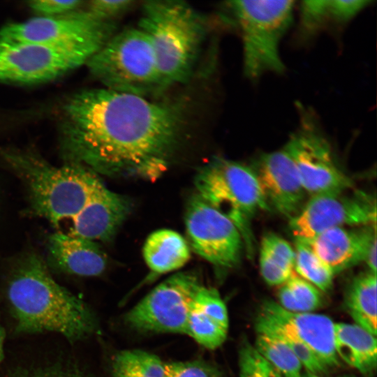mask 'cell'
Returning a JSON list of instances; mask_svg holds the SVG:
<instances>
[{"mask_svg":"<svg viewBox=\"0 0 377 377\" xmlns=\"http://www.w3.org/2000/svg\"><path fill=\"white\" fill-rule=\"evenodd\" d=\"M7 296L18 332H53L75 341L95 329V318L89 307L59 284L35 253L25 256L15 267Z\"/></svg>","mask_w":377,"mask_h":377,"instance_id":"3957f363","label":"cell"},{"mask_svg":"<svg viewBox=\"0 0 377 377\" xmlns=\"http://www.w3.org/2000/svg\"><path fill=\"white\" fill-rule=\"evenodd\" d=\"M195 186L198 195L232 221L250 249L253 242L250 221L269 207L253 169L214 158L199 169Z\"/></svg>","mask_w":377,"mask_h":377,"instance_id":"52a82bcc","label":"cell"},{"mask_svg":"<svg viewBox=\"0 0 377 377\" xmlns=\"http://www.w3.org/2000/svg\"><path fill=\"white\" fill-rule=\"evenodd\" d=\"M165 377H219V374L203 362H177L165 364Z\"/></svg>","mask_w":377,"mask_h":377,"instance_id":"4dcf8cb0","label":"cell"},{"mask_svg":"<svg viewBox=\"0 0 377 377\" xmlns=\"http://www.w3.org/2000/svg\"><path fill=\"white\" fill-rule=\"evenodd\" d=\"M338 377H355L353 375H348V374H346V375H342V376H339Z\"/></svg>","mask_w":377,"mask_h":377,"instance_id":"ab89813d","label":"cell"},{"mask_svg":"<svg viewBox=\"0 0 377 377\" xmlns=\"http://www.w3.org/2000/svg\"><path fill=\"white\" fill-rule=\"evenodd\" d=\"M254 348L282 377H302V365L290 348L280 339L257 333Z\"/></svg>","mask_w":377,"mask_h":377,"instance_id":"603a6c76","label":"cell"},{"mask_svg":"<svg viewBox=\"0 0 377 377\" xmlns=\"http://www.w3.org/2000/svg\"><path fill=\"white\" fill-rule=\"evenodd\" d=\"M267 203L289 219L298 214L305 202V191L295 165L287 152L281 149L265 153L253 169Z\"/></svg>","mask_w":377,"mask_h":377,"instance_id":"9a60e30c","label":"cell"},{"mask_svg":"<svg viewBox=\"0 0 377 377\" xmlns=\"http://www.w3.org/2000/svg\"><path fill=\"white\" fill-rule=\"evenodd\" d=\"M200 285L192 273L171 276L126 314V324L141 332L186 334L193 297Z\"/></svg>","mask_w":377,"mask_h":377,"instance_id":"8fae6325","label":"cell"},{"mask_svg":"<svg viewBox=\"0 0 377 377\" xmlns=\"http://www.w3.org/2000/svg\"><path fill=\"white\" fill-rule=\"evenodd\" d=\"M376 336L356 324L334 323V349L338 358L365 376L376 369Z\"/></svg>","mask_w":377,"mask_h":377,"instance_id":"ac0fdd59","label":"cell"},{"mask_svg":"<svg viewBox=\"0 0 377 377\" xmlns=\"http://www.w3.org/2000/svg\"><path fill=\"white\" fill-rule=\"evenodd\" d=\"M142 253L147 265L157 274L182 267L191 257L185 239L170 229H161L151 233L144 244Z\"/></svg>","mask_w":377,"mask_h":377,"instance_id":"ffe728a7","label":"cell"},{"mask_svg":"<svg viewBox=\"0 0 377 377\" xmlns=\"http://www.w3.org/2000/svg\"><path fill=\"white\" fill-rule=\"evenodd\" d=\"M182 101H156L103 88L80 91L63 106L64 163L97 175L151 181L167 170L182 138Z\"/></svg>","mask_w":377,"mask_h":377,"instance_id":"6da1fadb","label":"cell"},{"mask_svg":"<svg viewBox=\"0 0 377 377\" xmlns=\"http://www.w3.org/2000/svg\"><path fill=\"white\" fill-rule=\"evenodd\" d=\"M294 269L297 274L321 292L328 291L332 285L334 274L304 242L296 240Z\"/></svg>","mask_w":377,"mask_h":377,"instance_id":"cb8c5ba5","label":"cell"},{"mask_svg":"<svg viewBox=\"0 0 377 377\" xmlns=\"http://www.w3.org/2000/svg\"><path fill=\"white\" fill-rule=\"evenodd\" d=\"M116 30L115 21L103 19L88 9H78L62 15L38 16L5 24L0 27V41L103 47Z\"/></svg>","mask_w":377,"mask_h":377,"instance_id":"30bf717a","label":"cell"},{"mask_svg":"<svg viewBox=\"0 0 377 377\" xmlns=\"http://www.w3.org/2000/svg\"><path fill=\"white\" fill-rule=\"evenodd\" d=\"M302 377H320V376L305 370V371L303 372Z\"/></svg>","mask_w":377,"mask_h":377,"instance_id":"f35d334b","label":"cell"},{"mask_svg":"<svg viewBox=\"0 0 377 377\" xmlns=\"http://www.w3.org/2000/svg\"><path fill=\"white\" fill-rule=\"evenodd\" d=\"M185 225L191 245L200 256L224 268L239 263L244 242L239 230L198 195L188 203Z\"/></svg>","mask_w":377,"mask_h":377,"instance_id":"4fadbf2b","label":"cell"},{"mask_svg":"<svg viewBox=\"0 0 377 377\" xmlns=\"http://www.w3.org/2000/svg\"><path fill=\"white\" fill-rule=\"evenodd\" d=\"M239 377H282L247 341L239 350Z\"/></svg>","mask_w":377,"mask_h":377,"instance_id":"4316f807","label":"cell"},{"mask_svg":"<svg viewBox=\"0 0 377 377\" xmlns=\"http://www.w3.org/2000/svg\"><path fill=\"white\" fill-rule=\"evenodd\" d=\"M260 250L264 251L286 269L293 271L295 251L282 237L273 233L265 235L261 242Z\"/></svg>","mask_w":377,"mask_h":377,"instance_id":"f546056e","label":"cell"},{"mask_svg":"<svg viewBox=\"0 0 377 377\" xmlns=\"http://www.w3.org/2000/svg\"><path fill=\"white\" fill-rule=\"evenodd\" d=\"M257 333L274 337L285 343L299 360L306 371L320 375L325 374L328 367L305 344L285 332L284 330L264 323L255 321Z\"/></svg>","mask_w":377,"mask_h":377,"instance_id":"d4e9b609","label":"cell"},{"mask_svg":"<svg viewBox=\"0 0 377 377\" xmlns=\"http://www.w3.org/2000/svg\"><path fill=\"white\" fill-rule=\"evenodd\" d=\"M371 3L369 0H306L300 6V30L312 36L331 25L349 22Z\"/></svg>","mask_w":377,"mask_h":377,"instance_id":"d6986e66","label":"cell"},{"mask_svg":"<svg viewBox=\"0 0 377 377\" xmlns=\"http://www.w3.org/2000/svg\"><path fill=\"white\" fill-rule=\"evenodd\" d=\"M321 293L316 286L293 272L279 290L278 304L292 312H312L322 304Z\"/></svg>","mask_w":377,"mask_h":377,"instance_id":"7402d4cb","label":"cell"},{"mask_svg":"<svg viewBox=\"0 0 377 377\" xmlns=\"http://www.w3.org/2000/svg\"><path fill=\"white\" fill-rule=\"evenodd\" d=\"M5 337L3 329L0 326V362L3 359V343Z\"/></svg>","mask_w":377,"mask_h":377,"instance_id":"74e56055","label":"cell"},{"mask_svg":"<svg viewBox=\"0 0 377 377\" xmlns=\"http://www.w3.org/2000/svg\"><path fill=\"white\" fill-rule=\"evenodd\" d=\"M86 66L105 89L145 97L161 91L150 39L138 27L116 32Z\"/></svg>","mask_w":377,"mask_h":377,"instance_id":"8992f818","label":"cell"},{"mask_svg":"<svg viewBox=\"0 0 377 377\" xmlns=\"http://www.w3.org/2000/svg\"><path fill=\"white\" fill-rule=\"evenodd\" d=\"M138 27L150 39L161 89L187 82L205 35V22L198 12L182 1H147Z\"/></svg>","mask_w":377,"mask_h":377,"instance_id":"277c9868","label":"cell"},{"mask_svg":"<svg viewBox=\"0 0 377 377\" xmlns=\"http://www.w3.org/2000/svg\"><path fill=\"white\" fill-rule=\"evenodd\" d=\"M2 156L25 185L31 209L54 232L96 242L110 240L131 209L126 198L80 165H55L36 152L8 149Z\"/></svg>","mask_w":377,"mask_h":377,"instance_id":"7a4b0ae2","label":"cell"},{"mask_svg":"<svg viewBox=\"0 0 377 377\" xmlns=\"http://www.w3.org/2000/svg\"><path fill=\"white\" fill-rule=\"evenodd\" d=\"M192 305L220 325L228 329L227 308L216 289L200 285L194 295Z\"/></svg>","mask_w":377,"mask_h":377,"instance_id":"83f0119b","label":"cell"},{"mask_svg":"<svg viewBox=\"0 0 377 377\" xmlns=\"http://www.w3.org/2000/svg\"><path fill=\"white\" fill-rule=\"evenodd\" d=\"M48 261L57 271L82 276L101 274L107 258L98 242L54 232L47 244Z\"/></svg>","mask_w":377,"mask_h":377,"instance_id":"e0dca14e","label":"cell"},{"mask_svg":"<svg viewBox=\"0 0 377 377\" xmlns=\"http://www.w3.org/2000/svg\"><path fill=\"white\" fill-rule=\"evenodd\" d=\"M113 377H138L117 353L112 362Z\"/></svg>","mask_w":377,"mask_h":377,"instance_id":"d590c367","label":"cell"},{"mask_svg":"<svg viewBox=\"0 0 377 377\" xmlns=\"http://www.w3.org/2000/svg\"><path fill=\"white\" fill-rule=\"evenodd\" d=\"M297 129L283 148L291 157L305 191L312 195L350 190L351 180L334 161L331 145L309 112L301 111Z\"/></svg>","mask_w":377,"mask_h":377,"instance_id":"9c48e42d","label":"cell"},{"mask_svg":"<svg viewBox=\"0 0 377 377\" xmlns=\"http://www.w3.org/2000/svg\"><path fill=\"white\" fill-rule=\"evenodd\" d=\"M376 274H360L350 283L346 296V306L355 324L377 334Z\"/></svg>","mask_w":377,"mask_h":377,"instance_id":"44dd1931","label":"cell"},{"mask_svg":"<svg viewBox=\"0 0 377 377\" xmlns=\"http://www.w3.org/2000/svg\"><path fill=\"white\" fill-rule=\"evenodd\" d=\"M101 47L0 41V82L31 84L53 80L86 65Z\"/></svg>","mask_w":377,"mask_h":377,"instance_id":"ba28073f","label":"cell"},{"mask_svg":"<svg viewBox=\"0 0 377 377\" xmlns=\"http://www.w3.org/2000/svg\"><path fill=\"white\" fill-rule=\"evenodd\" d=\"M134 3L130 0H95L89 2L87 9L103 19L115 21Z\"/></svg>","mask_w":377,"mask_h":377,"instance_id":"e575fe53","label":"cell"},{"mask_svg":"<svg viewBox=\"0 0 377 377\" xmlns=\"http://www.w3.org/2000/svg\"><path fill=\"white\" fill-rule=\"evenodd\" d=\"M260 269L265 282L270 286L285 283L293 271L284 267L263 250H260Z\"/></svg>","mask_w":377,"mask_h":377,"instance_id":"836d02e7","label":"cell"},{"mask_svg":"<svg viewBox=\"0 0 377 377\" xmlns=\"http://www.w3.org/2000/svg\"><path fill=\"white\" fill-rule=\"evenodd\" d=\"M255 321L284 330L309 347L327 367L339 364L334 349V323L327 316L289 311L278 302L267 300L260 305Z\"/></svg>","mask_w":377,"mask_h":377,"instance_id":"5bb4252c","label":"cell"},{"mask_svg":"<svg viewBox=\"0 0 377 377\" xmlns=\"http://www.w3.org/2000/svg\"><path fill=\"white\" fill-rule=\"evenodd\" d=\"M295 3L291 0L228 2V7L240 31L243 70L249 80L284 71L280 44L293 23Z\"/></svg>","mask_w":377,"mask_h":377,"instance_id":"5b68a950","label":"cell"},{"mask_svg":"<svg viewBox=\"0 0 377 377\" xmlns=\"http://www.w3.org/2000/svg\"><path fill=\"white\" fill-rule=\"evenodd\" d=\"M82 3L79 0H34L28 2V6L38 16L53 17L75 11Z\"/></svg>","mask_w":377,"mask_h":377,"instance_id":"d6a6232c","label":"cell"},{"mask_svg":"<svg viewBox=\"0 0 377 377\" xmlns=\"http://www.w3.org/2000/svg\"><path fill=\"white\" fill-rule=\"evenodd\" d=\"M228 329L191 306L186 334L208 349L221 346L227 337Z\"/></svg>","mask_w":377,"mask_h":377,"instance_id":"484cf974","label":"cell"},{"mask_svg":"<svg viewBox=\"0 0 377 377\" xmlns=\"http://www.w3.org/2000/svg\"><path fill=\"white\" fill-rule=\"evenodd\" d=\"M364 261H366L369 271L376 274V239L372 242Z\"/></svg>","mask_w":377,"mask_h":377,"instance_id":"8d00e7d4","label":"cell"},{"mask_svg":"<svg viewBox=\"0 0 377 377\" xmlns=\"http://www.w3.org/2000/svg\"><path fill=\"white\" fill-rule=\"evenodd\" d=\"M7 377H85L74 367L56 364L47 367L14 369Z\"/></svg>","mask_w":377,"mask_h":377,"instance_id":"1f68e13d","label":"cell"},{"mask_svg":"<svg viewBox=\"0 0 377 377\" xmlns=\"http://www.w3.org/2000/svg\"><path fill=\"white\" fill-rule=\"evenodd\" d=\"M376 226L334 228L301 242L305 243L334 275L365 260L372 242L376 239Z\"/></svg>","mask_w":377,"mask_h":377,"instance_id":"2e32d148","label":"cell"},{"mask_svg":"<svg viewBox=\"0 0 377 377\" xmlns=\"http://www.w3.org/2000/svg\"><path fill=\"white\" fill-rule=\"evenodd\" d=\"M346 191L312 195L290 219L296 240H308L337 227L376 226L375 198L362 191Z\"/></svg>","mask_w":377,"mask_h":377,"instance_id":"7c38bea8","label":"cell"},{"mask_svg":"<svg viewBox=\"0 0 377 377\" xmlns=\"http://www.w3.org/2000/svg\"><path fill=\"white\" fill-rule=\"evenodd\" d=\"M119 355L138 377H165V363L151 353L129 350L121 351Z\"/></svg>","mask_w":377,"mask_h":377,"instance_id":"f1b7e54d","label":"cell"}]
</instances>
